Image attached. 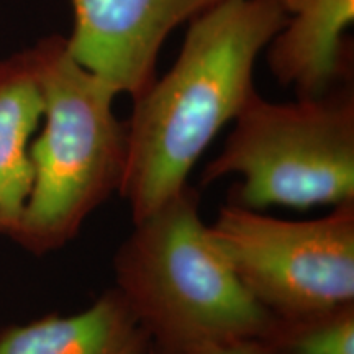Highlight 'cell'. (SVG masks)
Here are the masks:
<instances>
[{
    "label": "cell",
    "instance_id": "cell-1",
    "mask_svg": "<svg viewBox=\"0 0 354 354\" xmlns=\"http://www.w3.org/2000/svg\"><path fill=\"white\" fill-rule=\"evenodd\" d=\"M282 0H223L190 20L165 77L135 99L118 196L133 223L176 196L209 145L254 94L261 51L284 28Z\"/></svg>",
    "mask_w": 354,
    "mask_h": 354
},
{
    "label": "cell",
    "instance_id": "cell-2",
    "mask_svg": "<svg viewBox=\"0 0 354 354\" xmlns=\"http://www.w3.org/2000/svg\"><path fill=\"white\" fill-rule=\"evenodd\" d=\"M198 207L201 194L185 184L133 223L113 256L115 289L151 336L156 354L264 342L277 325L241 284Z\"/></svg>",
    "mask_w": 354,
    "mask_h": 354
},
{
    "label": "cell",
    "instance_id": "cell-3",
    "mask_svg": "<svg viewBox=\"0 0 354 354\" xmlns=\"http://www.w3.org/2000/svg\"><path fill=\"white\" fill-rule=\"evenodd\" d=\"M43 94V128L30 146L33 185L10 236L26 253L64 248L115 192L127 169V122L113 110L118 94L69 55L66 38L30 48Z\"/></svg>",
    "mask_w": 354,
    "mask_h": 354
},
{
    "label": "cell",
    "instance_id": "cell-4",
    "mask_svg": "<svg viewBox=\"0 0 354 354\" xmlns=\"http://www.w3.org/2000/svg\"><path fill=\"white\" fill-rule=\"evenodd\" d=\"M202 185L238 176L230 203L307 210L354 202V94L348 84L276 104L258 92L234 118Z\"/></svg>",
    "mask_w": 354,
    "mask_h": 354
},
{
    "label": "cell",
    "instance_id": "cell-5",
    "mask_svg": "<svg viewBox=\"0 0 354 354\" xmlns=\"http://www.w3.org/2000/svg\"><path fill=\"white\" fill-rule=\"evenodd\" d=\"M209 230L241 284L279 320L354 304V202L313 220L228 202Z\"/></svg>",
    "mask_w": 354,
    "mask_h": 354
},
{
    "label": "cell",
    "instance_id": "cell-6",
    "mask_svg": "<svg viewBox=\"0 0 354 354\" xmlns=\"http://www.w3.org/2000/svg\"><path fill=\"white\" fill-rule=\"evenodd\" d=\"M223 0H71L69 55L133 100L156 81L161 46L176 26Z\"/></svg>",
    "mask_w": 354,
    "mask_h": 354
},
{
    "label": "cell",
    "instance_id": "cell-7",
    "mask_svg": "<svg viewBox=\"0 0 354 354\" xmlns=\"http://www.w3.org/2000/svg\"><path fill=\"white\" fill-rule=\"evenodd\" d=\"M287 24L268 44V64L282 87L299 99L322 97L348 84L351 51L344 30L354 20V0H282Z\"/></svg>",
    "mask_w": 354,
    "mask_h": 354
},
{
    "label": "cell",
    "instance_id": "cell-8",
    "mask_svg": "<svg viewBox=\"0 0 354 354\" xmlns=\"http://www.w3.org/2000/svg\"><path fill=\"white\" fill-rule=\"evenodd\" d=\"M151 336L117 289L74 315H46L0 331V354H153Z\"/></svg>",
    "mask_w": 354,
    "mask_h": 354
},
{
    "label": "cell",
    "instance_id": "cell-9",
    "mask_svg": "<svg viewBox=\"0 0 354 354\" xmlns=\"http://www.w3.org/2000/svg\"><path fill=\"white\" fill-rule=\"evenodd\" d=\"M43 118L32 50L0 59V236L10 238L33 185L30 146Z\"/></svg>",
    "mask_w": 354,
    "mask_h": 354
},
{
    "label": "cell",
    "instance_id": "cell-10",
    "mask_svg": "<svg viewBox=\"0 0 354 354\" xmlns=\"http://www.w3.org/2000/svg\"><path fill=\"white\" fill-rule=\"evenodd\" d=\"M272 354H354V304L302 320H279L263 342Z\"/></svg>",
    "mask_w": 354,
    "mask_h": 354
},
{
    "label": "cell",
    "instance_id": "cell-11",
    "mask_svg": "<svg viewBox=\"0 0 354 354\" xmlns=\"http://www.w3.org/2000/svg\"><path fill=\"white\" fill-rule=\"evenodd\" d=\"M183 354H272L263 342H233L223 344H207Z\"/></svg>",
    "mask_w": 354,
    "mask_h": 354
},
{
    "label": "cell",
    "instance_id": "cell-12",
    "mask_svg": "<svg viewBox=\"0 0 354 354\" xmlns=\"http://www.w3.org/2000/svg\"><path fill=\"white\" fill-rule=\"evenodd\" d=\"M153 354H156V351H153Z\"/></svg>",
    "mask_w": 354,
    "mask_h": 354
}]
</instances>
